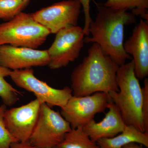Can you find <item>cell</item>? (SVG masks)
<instances>
[{"instance_id":"cell-1","label":"cell","mask_w":148,"mask_h":148,"mask_svg":"<svg viewBox=\"0 0 148 148\" xmlns=\"http://www.w3.org/2000/svg\"><path fill=\"white\" fill-rule=\"evenodd\" d=\"M97 10L95 20L89 25V35L85 37L86 43L97 44L119 66L131 56L125 51L124 28L134 24L136 16L126 10L108 7L94 1Z\"/></svg>"},{"instance_id":"cell-2","label":"cell","mask_w":148,"mask_h":148,"mask_svg":"<svg viewBox=\"0 0 148 148\" xmlns=\"http://www.w3.org/2000/svg\"><path fill=\"white\" fill-rule=\"evenodd\" d=\"M119 66L97 44H92L87 56L71 75L73 95H90L97 92L109 94L119 91L116 73Z\"/></svg>"},{"instance_id":"cell-3","label":"cell","mask_w":148,"mask_h":148,"mask_svg":"<svg viewBox=\"0 0 148 148\" xmlns=\"http://www.w3.org/2000/svg\"><path fill=\"white\" fill-rule=\"evenodd\" d=\"M116 79L119 91L109 93L111 101L119 110L126 125L146 132L142 114L143 90L135 75L133 60L119 66Z\"/></svg>"},{"instance_id":"cell-4","label":"cell","mask_w":148,"mask_h":148,"mask_svg":"<svg viewBox=\"0 0 148 148\" xmlns=\"http://www.w3.org/2000/svg\"><path fill=\"white\" fill-rule=\"evenodd\" d=\"M50 34L34 19L32 14L21 12L10 21L0 24V45L37 49Z\"/></svg>"},{"instance_id":"cell-5","label":"cell","mask_w":148,"mask_h":148,"mask_svg":"<svg viewBox=\"0 0 148 148\" xmlns=\"http://www.w3.org/2000/svg\"><path fill=\"white\" fill-rule=\"evenodd\" d=\"M71 129L60 113L42 103L38 121L29 142L36 148H55Z\"/></svg>"},{"instance_id":"cell-6","label":"cell","mask_w":148,"mask_h":148,"mask_svg":"<svg viewBox=\"0 0 148 148\" xmlns=\"http://www.w3.org/2000/svg\"><path fill=\"white\" fill-rule=\"evenodd\" d=\"M9 77L18 87L34 93L41 104L45 103L51 108H63L73 95L69 86L57 89L40 80L32 68L11 71Z\"/></svg>"},{"instance_id":"cell-7","label":"cell","mask_w":148,"mask_h":148,"mask_svg":"<svg viewBox=\"0 0 148 148\" xmlns=\"http://www.w3.org/2000/svg\"><path fill=\"white\" fill-rule=\"evenodd\" d=\"M85 36L83 29L78 26L60 30L47 49L49 58L48 66L51 69L56 70L66 67L75 61L84 46Z\"/></svg>"},{"instance_id":"cell-8","label":"cell","mask_w":148,"mask_h":148,"mask_svg":"<svg viewBox=\"0 0 148 148\" xmlns=\"http://www.w3.org/2000/svg\"><path fill=\"white\" fill-rule=\"evenodd\" d=\"M111 101L109 94L97 92L84 96L73 95L61 108L62 116L72 128L84 126L94 119L95 115L103 112Z\"/></svg>"},{"instance_id":"cell-9","label":"cell","mask_w":148,"mask_h":148,"mask_svg":"<svg viewBox=\"0 0 148 148\" xmlns=\"http://www.w3.org/2000/svg\"><path fill=\"white\" fill-rule=\"evenodd\" d=\"M82 6L75 0L55 3L32 13L34 19L49 31L56 34L61 29L77 26Z\"/></svg>"},{"instance_id":"cell-10","label":"cell","mask_w":148,"mask_h":148,"mask_svg":"<svg viewBox=\"0 0 148 148\" xmlns=\"http://www.w3.org/2000/svg\"><path fill=\"white\" fill-rule=\"evenodd\" d=\"M41 103L38 99L7 110L4 122L8 130L18 142H29L38 121Z\"/></svg>"},{"instance_id":"cell-11","label":"cell","mask_w":148,"mask_h":148,"mask_svg":"<svg viewBox=\"0 0 148 148\" xmlns=\"http://www.w3.org/2000/svg\"><path fill=\"white\" fill-rule=\"evenodd\" d=\"M49 63L47 49L0 45V66L12 71L48 66Z\"/></svg>"},{"instance_id":"cell-12","label":"cell","mask_w":148,"mask_h":148,"mask_svg":"<svg viewBox=\"0 0 148 148\" xmlns=\"http://www.w3.org/2000/svg\"><path fill=\"white\" fill-rule=\"evenodd\" d=\"M123 47L125 52L133 57L136 76L138 79L145 78L148 75V21L140 19Z\"/></svg>"},{"instance_id":"cell-13","label":"cell","mask_w":148,"mask_h":148,"mask_svg":"<svg viewBox=\"0 0 148 148\" xmlns=\"http://www.w3.org/2000/svg\"><path fill=\"white\" fill-rule=\"evenodd\" d=\"M108 112L101 121L93 119L83 126L84 130L92 141L97 142L102 138L115 137L122 132L126 126L120 112L112 101Z\"/></svg>"},{"instance_id":"cell-14","label":"cell","mask_w":148,"mask_h":148,"mask_svg":"<svg viewBox=\"0 0 148 148\" xmlns=\"http://www.w3.org/2000/svg\"><path fill=\"white\" fill-rule=\"evenodd\" d=\"M99 148H123L125 145L136 143L148 148V132H141L132 125H126L120 134L96 142Z\"/></svg>"},{"instance_id":"cell-15","label":"cell","mask_w":148,"mask_h":148,"mask_svg":"<svg viewBox=\"0 0 148 148\" xmlns=\"http://www.w3.org/2000/svg\"><path fill=\"white\" fill-rule=\"evenodd\" d=\"M55 148H99L84 130L83 126L72 128Z\"/></svg>"},{"instance_id":"cell-16","label":"cell","mask_w":148,"mask_h":148,"mask_svg":"<svg viewBox=\"0 0 148 148\" xmlns=\"http://www.w3.org/2000/svg\"><path fill=\"white\" fill-rule=\"evenodd\" d=\"M103 4L112 8L131 10L135 16H141L148 21V0H107Z\"/></svg>"},{"instance_id":"cell-17","label":"cell","mask_w":148,"mask_h":148,"mask_svg":"<svg viewBox=\"0 0 148 148\" xmlns=\"http://www.w3.org/2000/svg\"><path fill=\"white\" fill-rule=\"evenodd\" d=\"M12 70L0 66V98L6 106H11L19 100L21 93L5 80Z\"/></svg>"},{"instance_id":"cell-18","label":"cell","mask_w":148,"mask_h":148,"mask_svg":"<svg viewBox=\"0 0 148 148\" xmlns=\"http://www.w3.org/2000/svg\"><path fill=\"white\" fill-rule=\"evenodd\" d=\"M30 1V0H0V19L10 21L22 12Z\"/></svg>"},{"instance_id":"cell-19","label":"cell","mask_w":148,"mask_h":148,"mask_svg":"<svg viewBox=\"0 0 148 148\" xmlns=\"http://www.w3.org/2000/svg\"><path fill=\"white\" fill-rule=\"evenodd\" d=\"M6 110V106L4 104L0 106V148H10L12 143L18 142L6 127L4 114Z\"/></svg>"},{"instance_id":"cell-20","label":"cell","mask_w":148,"mask_h":148,"mask_svg":"<svg viewBox=\"0 0 148 148\" xmlns=\"http://www.w3.org/2000/svg\"><path fill=\"white\" fill-rule=\"evenodd\" d=\"M143 93L142 114L145 132H148V79H145L144 86L142 88Z\"/></svg>"},{"instance_id":"cell-21","label":"cell","mask_w":148,"mask_h":148,"mask_svg":"<svg viewBox=\"0 0 148 148\" xmlns=\"http://www.w3.org/2000/svg\"><path fill=\"white\" fill-rule=\"evenodd\" d=\"M75 1L79 3L82 7L84 14L85 20L83 31L86 36H88L89 35V32H88L89 25L92 20L90 14V0H75Z\"/></svg>"},{"instance_id":"cell-22","label":"cell","mask_w":148,"mask_h":148,"mask_svg":"<svg viewBox=\"0 0 148 148\" xmlns=\"http://www.w3.org/2000/svg\"><path fill=\"white\" fill-rule=\"evenodd\" d=\"M10 148H36L32 146L29 142H16L12 143Z\"/></svg>"},{"instance_id":"cell-23","label":"cell","mask_w":148,"mask_h":148,"mask_svg":"<svg viewBox=\"0 0 148 148\" xmlns=\"http://www.w3.org/2000/svg\"><path fill=\"white\" fill-rule=\"evenodd\" d=\"M123 148H144L143 145L136 143H131L125 145Z\"/></svg>"},{"instance_id":"cell-24","label":"cell","mask_w":148,"mask_h":148,"mask_svg":"<svg viewBox=\"0 0 148 148\" xmlns=\"http://www.w3.org/2000/svg\"><path fill=\"white\" fill-rule=\"evenodd\" d=\"M22 1H27V0H22Z\"/></svg>"}]
</instances>
